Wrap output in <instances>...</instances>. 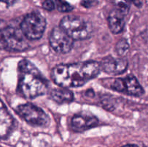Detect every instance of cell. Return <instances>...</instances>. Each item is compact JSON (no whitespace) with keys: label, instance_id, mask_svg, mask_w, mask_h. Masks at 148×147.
I'll return each instance as SVG.
<instances>
[{"label":"cell","instance_id":"obj_15","mask_svg":"<svg viewBox=\"0 0 148 147\" xmlns=\"http://www.w3.org/2000/svg\"><path fill=\"white\" fill-rule=\"evenodd\" d=\"M130 49V45L126 39H121L116 45V51L120 56H124Z\"/></svg>","mask_w":148,"mask_h":147},{"label":"cell","instance_id":"obj_8","mask_svg":"<svg viewBox=\"0 0 148 147\" xmlns=\"http://www.w3.org/2000/svg\"><path fill=\"white\" fill-rule=\"evenodd\" d=\"M49 44L58 53L64 54L72 50L74 40L60 27H54L49 35Z\"/></svg>","mask_w":148,"mask_h":147},{"label":"cell","instance_id":"obj_19","mask_svg":"<svg viewBox=\"0 0 148 147\" xmlns=\"http://www.w3.org/2000/svg\"><path fill=\"white\" fill-rule=\"evenodd\" d=\"M1 1H2V2L7 4V5H12L14 2H16V1H17V0H1Z\"/></svg>","mask_w":148,"mask_h":147},{"label":"cell","instance_id":"obj_6","mask_svg":"<svg viewBox=\"0 0 148 147\" xmlns=\"http://www.w3.org/2000/svg\"><path fill=\"white\" fill-rule=\"evenodd\" d=\"M17 114L32 125L46 127L50 123L49 115L41 108L30 103L19 105L16 109Z\"/></svg>","mask_w":148,"mask_h":147},{"label":"cell","instance_id":"obj_1","mask_svg":"<svg viewBox=\"0 0 148 147\" xmlns=\"http://www.w3.org/2000/svg\"><path fill=\"white\" fill-rule=\"evenodd\" d=\"M101 70L100 63L95 61L59 64L52 70L51 79L60 87H79L97 77Z\"/></svg>","mask_w":148,"mask_h":147},{"label":"cell","instance_id":"obj_20","mask_svg":"<svg viewBox=\"0 0 148 147\" xmlns=\"http://www.w3.org/2000/svg\"><path fill=\"white\" fill-rule=\"evenodd\" d=\"M131 1V2H133L134 4H135L136 6H137V7H139V6H140L142 4V1L141 0H130Z\"/></svg>","mask_w":148,"mask_h":147},{"label":"cell","instance_id":"obj_17","mask_svg":"<svg viewBox=\"0 0 148 147\" xmlns=\"http://www.w3.org/2000/svg\"><path fill=\"white\" fill-rule=\"evenodd\" d=\"M98 4V0H82L81 5L85 8H91Z\"/></svg>","mask_w":148,"mask_h":147},{"label":"cell","instance_id":"obj_9","mask_svg":"<svg viewBox=\"0 0 148 147\" xmlns=\"http://www.w3.org/2000/svg\"><path fill=\"white\" fill-rule=\"evenodd\" d=\"M100 64L104 72L111 75L121 74L128 67V61L125 58H114L111 56L104 58Z\"/></svg>","mask_w":148,"mask_h":147},{"label":"cell","instance_id":"obj_4","mask_svg":"<svg viewBox=\"0 0 148 147\" xmlns=\"http://www.w3.org/2000/svg\"><path fill=\"white\" fill-rule=\"evenodd\" d=\"M46 27L45 17L37 12L25 15L20 23V29L28 40H38L43 36Z\"/></svg>","mask_w":148,"mask_h":147},{"label":"cell","instance_id":"obj_21","mask_svg":"<svg viewBox=\"0 0 148 147\" xmlns=\"http://www.w3.org/2000/svg\"><path fill=\"white\" fill-rule=\"evenodd\" d=\"M123 147H137V146H134V145H126Z\"/></svg>","mask_w":148,"mask_h":147},{"label":"cell","instance_id":"obj_3","mask_svg":"<svg viewBox=\"0 0 148 147\" xmlns=\"http://www.w3.org/2000/svg\"><path fill=\"white\" fill-rule=\"evenodd\" d=\"M59 27L74 40L88 39L92 34V24L79 16H65L61 20Z\"/></svg>","mask_w":148,"mask_h":147},{"label":"cell","instance_id":"obj_7","mask_svg":"<svg viewBox=\"0 0 148 147\" xmlns=\"http://www.w3.org/2000/svg\"><path fill=\"white\" fill-rule=\"evenodd\" d=\"M110 88L119 92L134 97L142 96L145 92L143 86L139 83L137 78L133 75L114 79L111 81Z\"/></svg>","mask_w":148,"mask_h":147},{"label":"cell","instance_id":"obj_12","mask_svg":"<svg viewBox=\"0 0 148 147\" xmlns=\"http://www.w3.org/2000/svg\"><path fill=\"white\" fill-rule=\"evenodd\" d=\"M124 15L121 12L114 10L110 12L108 18V27L111 33L119 34L123 31L125 25Z\"/></svg>","mask_w":148,"mask_h":147},{"label":"cell","instance_id":"obj_11","mask_svg":"<svg viewBox=\"0 0 148 147\" xmlns=\"http://www.w3.org/2000/svg\"><path fill=\"white\" fill-rule=\"evenodd\" d=\"M14 126V119L7 108L1 102L0 110V134L1 139H5L10 135Z\"/></svg>","mask_w":148,"mask_h":147},{"label":"cell","instance_id":"obj_14","mask_svg":"<svg viewBox=\"0 0 148 147\" xmlns=\"http://www.w3.org/2000/svg\"><path fill=\"white\" fill-rule=\"evenodd\" d=\"M111 2L116 7V10L121 12L124 14H127L130 9V0H111Z\"/></svg>","mask_w":148,"mask_h":147},{"label":"cell","instance_id":"obj_10","mask_svg":"<svg viewBox=\"0 0 148 147\" xmlns=\"http://www.w3.org/2000/svg\"><path fill=\"white\" fill-rule=\"evenodd\" d=\"M98 122V119L94 115L78 114L72 118L71 125L74 131L77 132H82L97 126Z\"/></svg>","mask_w":148,"mask_h":147},{"label":"cell","instance_id":"obj_18","mask_svg":"<svg viewBox=\"0 0 148 147\" xmlns=\"http://www.w3.org/2000/svg\"><path fill=\"white\" fill-rule=\"evenodd\" d=\"M55 6H56V4L53 3V1H51V0H46L43 3V8L48 10V11H52L55 8Z\"/></svg>","mask_w":148,"mask_h":147},{"label":"cell","instance_id":"obj_2","mask_svg":"<svg viewBox=\"0 0 148 147\" xmlns=\"http://www.w3.org/2000/svg\"><path fill=\"white\" fill-rule=\"evenodd\" d=\"M17 92L26 99H33L45 95L48 91V83L38 69L27 59L18 63Z\"/></svg>","mask_w":148,"mask_h":147},{"label":"cell","instance_id":"obj_16","mask_svg":"<svg viewBox=\"0 0 148 147\" xmlns=\"http://www.w3.org/2000/svg\"><path fill=\"white\" fill-rule=\"evenodd\" d=\"M56 9L61 12H69L73 10V7L65 0H55Z\"/></svg>","mask_w":148,"mask_h":147},{"label":"cell","instance_id":"obj_13","mask_svg":"<svg viewBox=\"0 0 148 147\" xmlns=\"http://www.w3.org/2000/svg\"><path fill=\"white\" fill-rule=\"evenodd\" d=\"M51 97L52 99L59 104L71 102L74 99V94L68 88H57L53 89L51 92Z\"/></svg>","mask_w":148,"mask_h":147},{"label":"cell","instance_id":"obj_5","mask_svg":"<svg viewBox=\"0 0 148 147\" xmlns=\"http://www.w3.org/2000/svg\"><path fill=\"white\" fill-rule=\"evenodd\" d=\"M1 44L3 48L14 51H23L29 47L21 29L10 26L1 30Z\"/></svg>","mask_w":148,"mask_h":147}]
</instances>
